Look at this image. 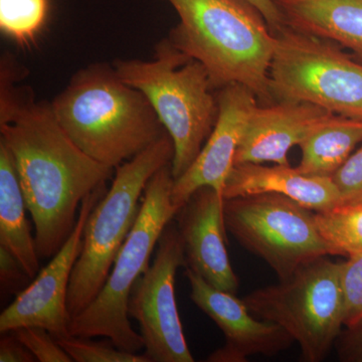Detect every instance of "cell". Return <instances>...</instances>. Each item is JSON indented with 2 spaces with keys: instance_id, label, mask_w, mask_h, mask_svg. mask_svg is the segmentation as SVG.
Segmentation results:
<instances>
[{
  "instance_id": "cell-1",
  "label": "cell",
  "mask_w": 362,
  "mask_h": 362,
  "mask_svg": "<svg viewBox=\"0 0 362 362\" xmlns=\"http://www.w3.org/2000/svg\"><path fill=\"white\" fill-rule=\"evenodd\" d=\"M0 141L16 163L40 258H52L70 237L85 197L111 180L114 168L90 158L57 121L51 102L35 101L11 54L0 66Z\"/></svg>"
},
{
  "instance_id": "cell-2",
  "label": "cell",
  "mask_w": 362,
  "mask_h": 362,
  "mask_svg": "<svg viewBox=\"0 0 362 362\" xmlns=\"http://www.w3.org/2000/svg\"><path fill=\"white\" fill-rule=\"evenodd\" d=\"M62 129L87 156L116 169L151 146L166 131L148 99L96 63L78 70L51 102Z\"/></svg>"
},
{
  "instance_id": "cell-3",
  "label": "cell",
  "mask_w": 362,
  "mask_h": 362,
  "mask_svg": "<svg viewBox=\"0 0 362 362\" xmlns=\"http://www.w3.org/2000/svg\"><path fill=\"white\" fill-rule=\"evenodd\" d=\"M168 1L180 18L168 40L206 68L214 89L240 84L264 103H273L275 33L256 7L247 0Z\"/></svg>"
},
{
  "instance_id": "cell-4",
  "label": "cell",
  "mask_w": 362,
  "mask_h": 362,
  "mask_svg": "<svg viewBox=\"0 0 362 362\" xmlns=\"http://www.w3.org/2000/svg\"><path fill=\"white\" fill-rule=\"evenodd\" d=\"M119 77L148 99L175 146L173 178L192 166L218 116L209 73L199 62L178 51L168 39L156 45L154 58L117 59Z\"/></svg>"
},
{
  "instance_id": "cell-5",
  "label": "cell",
  "mask_w": 362,
  "mask_h": 362,
  "mask_svg": "<svg viewBox=\"0 0 362 362\" xmlns=\"http://www.w3.org/2000/svg\"><path fill=\"white\" fill-rule=\"evenodd\" d=\"M171 163L152 176L145 188L139 214L114 262L110 274L97 297L71 319L70 335L105 337L124 351L137 354L144 349L141 334L133 330L128 302L138 279L150 266L164 228L178 213L173 202Z\"/></svg>"
},
{
  "instance_id": "cell-6",
  "label": "cell",
  "mask_w": 362,
  "mask_h": 362,
  "mask_svg": "<svg viewBox=\"0 0 362 362\" xmlns=\"http://www.w3.org/2000/svg\"><path fill=\"white\" fill-rule=\"evenodd\" d=\"M175 146L160 139L116 168L111 187L92 209L83 233V247L69 286L71 319L97 297L139 214L145 188L159 169L173 161Z\"/></svg>"
},
{
  "instance_id": "cell-7",
  "label": "cell",
  "mask_w": 362,
  "mask_h": 362,
  "mask_svg": "<svg viewBox=\"0 0 362 362\" xmlns=\"http://www.w3.org/2000/svg\"><path fill=\"white\" fill-rule=\"evenodd\" d=\"M341 271L342 263L321 257L243 300L252 315L277 324L298 343L302 361L320 362L344 326Z\"/></svg>"
},
{
  "instance_id": "cell-8",
  "label": "cell",
  "mask_w": 362,
  "mask_h": 362,
  "mask_svg": "<svg viewBox=\"0 0 362 362\" xmlns=\"http://www.w3.org/2000/svg\"><path fill=\"white\" fill-rule=\"evenodd\" d=\"M275 37L270 68L273 99L306 102L362 121V64L330 40L286 25Z\"/></svg>"
},
{
  "instance_id": "cell-9",
  "label": "cell",
  "mask_w": 362,
  "mask_h": 362,
  "mask_svg": "<svg viewBox=\"0 0 362 362\" xmlns=\"http://www.w3.org/2000/svg\"><path fill=\"white\" fill-rule=\"evenodd\" d=\"M223 216L235 239L264 259L279 280L289 278L309 262L333 256L317 228L315 214L284 195L225 199Z\"/></svg>"
},
{
  "instance_id": "cell-10",
  "label": "cell",
  "mask_w": 362,
  "mask_h": 362,
  "mask_svg": "<svg viewBox=\"0 0 362 362\" xmlns=\"http://www.w3.org/2000/svg\"><path fill=\"white\" fill-rule=\"evenodd\" d=\"M185 265L182 239L170 221L157 243L153 262L135 283L128 302V314L139 324L150 362L194 361L175 298L176 272Z\"/></svg>"
},
{
  "instance_id": "cell-11",
  "label": "cell",
  "mask_w": 362,
  "mask_h": 362,
  "mask_svg": "<svg viewBox=\"0 0 362 362\" xmlns=\"http://www.w3.org/2000/svg\"><path fill=\"white\" fill-rule=\"evenodd\" d=\"M106 192V185H103L85 197L77 223L65 244L2 311L0 332L35 326L49 331L56 339L70 335L71 317L66 302L71 273L82 252L83 233L89 214Z\"/></svg>"
},
{
  "instance_id": "cell-12",
  "label": "cell",
  "mask_w": 362,
  "mask_h": 362,
  "mask_svg": "<svg viewBox=\"0 0 362 362\" xmlns=\"http://www.w3.org/2000/svg\"><path fill=\"white\" fill-rule=\"evenodd\" d=\"M190 298L223 331L226 344L207 358L211 362H246L252 356H274L295 342L277 324L252 315L244 300L216 289L192 269H185Z\"/></svg>"
},
{
  "instance_id": "cell-13",
  "label": "cell",
  "mask_w": 362,
  "mask_h": 362,
  "mask_svg": "<svg viewBox=\"0 0 362 362\" xmlns=\"http://www.w3.org/2000/svg\"><path fill=\"white\" fill-rule=\"evenodd\" d=\"M258 100L252 90L243 85L221 88L218 95V116L211 135L192 166L173 181V202L178 211L199 188L211 187L223 194L235 166L240 138Z\"/></svg>"
},
{
  "instance_id": "cell-14",
  "label": "cell",
  "mask_w": 362,
  "mask_h": 362,
  "mask_svg": "<svg viewBox=\"0 0 362 362\" xmlns=\"http://www.w3.org/2000/svg\"><path fill=\"white\" fill-rule=\"evenodd\" d=\"M223 204L214 188H199L176 214L177 228L187 268L216 289L235 294L240 283L226 251Z\"/></svg>"
},
{
  "instance_id": "cell-15",
  "label": "cell",
  "mask_w": 362,
  "mask_h": 362,
  "mask_svg": "<svg viewBox=\"0 0 362 362\" xmlns=\"http://www.w3.org/2000/svg\"><path fill=\"white\" fill-rule=\"evenodd\" d=\"M337 114L306 102L279 101L257 106L235 153V165L273 162L290 165L288 154Z\"/></svg>"
},
{
  "instance_id": "cell-16",
  "label": "cell",
  "mask_w": 362,
  "mask_h": 362,
  "mask_svg": "<svg viewBox=\"0 0 362 362\" xmlns=\"http://www.w3.org/2000/svg\"><path fill=\"white\" fill-rule=\"evenodd\" d=\"M261 194L284 195L315 213L341 204L339 192L331 177L304 175L297 168L280 164L233 166L223 188V199Z\"/></svg>"
},
{
  "instance_id": "cell-17",
  "label": "cell",
  "mask_w": 362,
  "mask_h": 362,
  "mask_svg": "<svg viewBox=\"0 0 362 362\" xmlns=\"http://www.w3.org/2000/svg\"><path fill=\"white\" fill-rule=\"evenodd\" d=\"M288 28L330 40L362 59V0H274Z\"/></svg>"
},
{
  "instance_id": "cell-18",
  "label": "cell",
  "mask_w": 362,
  "mask_h": 362,
  "mask_svg": "<svg viewBox=\"0 0 362 362\" xmlns=\"http://www.w3.org/2000/svg\"><path fill=\"white\" fill-rule=\"evenodd\" d=\"M25 211L28 209L13 157L6 145L0 141V246L6 247L33 279L40 271V257Z\"/></svg>"
},
{
  "instance_id": "cell-19",
  "label": "cell",
  "mask_w": 362,
  "mask_h": 362,
  "mask_svg": "<svg viewBox=\"0 0 362 362\" xmlns=\"http://www.w3.org/2000/svg\"><path fill=\"white\" fill-rule=\"evenodd\" d=\"M362 143V121L338 115L299 145L297 169L307 175L331 177Z\"/></svg>"
},
{
  "instance_id": "cell-20",
  "label": "cell",
  "mask_w": 362,
  "mask_h": 362,
  "mask_svg": "<svg viewBox=\"0 0 362 362\" xmlns=\"http://www.w3.org/2000/svg\"><path fill=\"white\" fill-rule=\"evenodd\" d=\"M315 220L333 256L362 255V204H341L318 211Z\"/></svg>"
},
{
  "instance_id": "cell-21",
  "label": "cell",
  "mask_w": 362,
  "mask_h": 362,
  "mask_svg": "<svg viewBox=\"0 0 362 362\" xmlns=\"http://www.w3.org/2000/svg\"><path fill=\"white\" fill-rule=\"evenodd\" d=\"M47 14V0H0V30L28 45L42 30Z\"/></svg>"
},
{
  "instance_id": "cell-22",
  "label": "cell",
  "mask_w": 362,
  "mask_h": 362,
  "mask_svg": "<svg viewBox=\"0 0 362 362\" xmlns=\"http://www.w3.org/2000/svg\"><path fill=\"white\" fill-rule=\"evenodd\" d=\"M92 338H57V341L76 362H150L143 354H133L119 349L109 342L92 341Z\"/></svg>"
},
{
  "instance_id": "cell-23",
  "label": "cell",
  "mask_w": 362,
  "mask_h": 362,
  "mask_svg": "<svg viewBox=\"0 0 362 362\" xmlns=\"http://www.w3.org/2000/svg\"><path fill=\"white\" fill-rule=\"evenodd\" d=\"M341 280L344 327H358L362 325V255L349 257L342 263Z\"/></svg>"
},
{
  "instance_id": "cell-24",
  "label": "cell",
  "mask_w": 362,
  "mask_h": 362,
  "mask_svg": "<svg viewBox=\"0 0 362 362\" xmlns=\"http://www.w3.org/2000/svg\"><path fill=\"white\" fill-rule=\"evenodd\" d=\"M16 337L40 362H71L73 359L49 331L42 327H21L13 330Z\"/></svg>"
},
{
  "instance_id": "cell-25",
  "label": "cell",
  "mask_w": 362,
  "mask_h": 362,
  "mask_svg": "<svg viewBox=\"0 0 362 362\" xmlns=\"http://www.w3.org/2000/svg\"><path fill=\"white\" fill-rule=\"evenodd\" d=\"M331 178L341 204H362V144Z\"/></svg>"
},
{
  "instance_id": "cell-26",
  "label": "cell",
  "mask_w": 362,
  "mask_h": 362,
  "mask_svg": "<svg viewBox=\"0 0 362 362\" xmlns=\"http://www.w3.org/2000/svg\"><path fill=\"white\" fill-rule=\"evenodd\" d=\"M32 278L18 259L6 247L0 246V286L1 294H16L30 285Z\"/></svg>"
},
{
  "instance_id": "cell-27",
  "label": "cell",
  "mask_w": 362,
  "mask_h": 362,
  "mask_svg": "<svg viewBox=\"0 0 362 362\" xmlns=\"http://www.w3.org/2000/svg\"><path fill=\"white\" fill-rule=\"evenodd\" d=\"M335 346L340 361L362 362V325L346 328L338 337Z\"/></svg>"
},
{
  "instance_id": "cell-28",
  "label": "cell",
  "mask_w": 362,
  "mask_h": 362,
  "mask_svg": "<svg viewBox=\"0 0 362 362\" xmlns=\"http://www.w3.org/2000/svg\"><path fill=\"white\" fill-rule=\"evenodd\" d=\"M0 340V361L33 362L37 361L25 345L18 340L13 331L1 333Z\"/></svg>"
},
{
  "instance_id": "cell-29",
  "label": "cell",
  "mask_w": 362,
  "mask_h": 362,
  "mask_svg": "<svg viewBox=\"0 0 362 362\" xmlns=\"http://www.w3.org/2000/svg\"><path fill=\"white\" fill-rule=\"evenodd\" d=\"M262 13L267 23L274 33L284 28L285 23L282 13L279 11L274 0H247Z\"/></svg>"
}]
</instances>
